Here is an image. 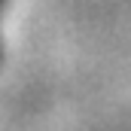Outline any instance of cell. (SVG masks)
Returning a JSON list of instances; mask_svg holds the SVG:
<instances>
[{"mask_svg": "<svg viewBox=\"0 0 131 131\" xmlns=\"http://www.w3.org/2000/svg\"><path fill=\"white\" fill-rule=\"evenodd\" d=\"M3 3H6V0H0V12H3Z\"/></svg>", "mask_w": 131, "mask_h": 131, "instance_id": "obj_1", "label": "cell"}]
</instances>
